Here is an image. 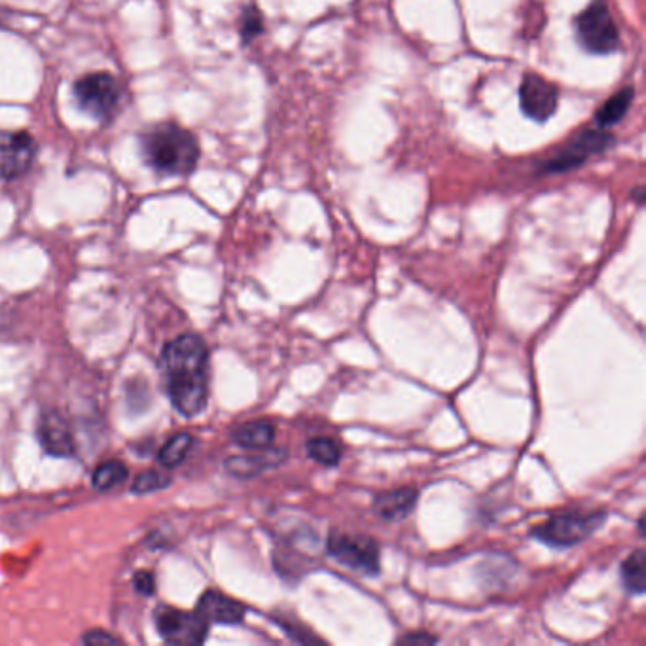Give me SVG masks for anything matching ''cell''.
<instances>
[{"mask_svg":"<svg viewBox=\"0 0 646 646\" xmlns=\"http://www.w3.org/2000/svg\"><path fill=\"white\" fill-rule=\"evenodd\" d=\"M167 395L182 416L202 414L208 398V349L195 334H182L164 351Z\"/></svg>","mask_w":646,"mask_h":646,"instance_id":"1","label":"cell"},{"mask_svg":"<svg viewBox=\"0 0 646 646\" xmlns=\"http://www.w3.org/2000/svg\"><path fill=\"white\" fill-rule=\"evenodd\" d=\"M143 156L154 171L182 177L194 171L200 162V144L190 131L177 123H159L141 139Z\"/></svg>","mask_w":646,"mask_h":646,"instance_id":"2","label":"cell"},{"mask_svg":"<svg viewBox=\"0 0 646 646\" xmlns=\"http://www.w3.org/2000/svg\"><path fill=\"white\" fill-rule=\"evenodd\" d=\"M607 522V512H563L537 525L531 535L553 548H571L588 540Z\"/></svg>","mask_w":646,"mask_h":646,"instance_id":"3","label":"cell"},{"mask_svg":"<svg viewBox=\"0 0 646 646\" xmlns=\"http://www.w3.org/2000/svg\"><path fill=\"white\" fill-rule=\"evenodd\" d=\"M326 552L332 560L338 561L339 565L351 569L355 573L367 576L380 575V545L367 535H349L334 529L326 540Z\"/></svg>","mask_w":646,"mask_h":646,"instance_id":"4","label":"cell"},{"mask_svg":"<svg viewBox=\"0 0 646 646\" xmlns=\"http://www.w3.org/2000/svg\"><path fill=\"white\" fill-rule=\"evenodd\" d=\"M74 97L79 107L95 120L110 122L122 103V87L112 74L94 72L74 84Z\"/></svg>","mask_w":646,"mask_h":646,"instance_id":"5","label":"cell"},{"mask_svg":"<svg viewBox=\"0 0 646 646\" xmlns=\"http://www.w3.org/2000/svg\"><path fill=\"white\" fill-rule=\"evenodd\" d=\"M576 35L582 46L597 56H607L618 50L620 35L611 10L605 0L591 2L576 20Z\"/></svg>","mask_w":646,"mask_h":646,"instance_id":"6","label":"cell"},{"mask_svg":"<svg viewBox=\"0 0 646 646\" xmlns=\"http://www.w3.org/2000/svg\"><path fill=\"white\" fill-rule=\"evenodd\" d=\"M156 627L164 641L171 645L194 646L202 645L207 637L208 622L198 612L162 609L156 614Z\"/></svg>","mask_w":646,"mask_h":646,"instance_id":"7","label":"cell"},{"mask_svg":"<svg viewBox=\"0 0 646 646\" xmlns=\"http://www.w3.org/2000/svg\"><path fill=\"white\" fill-rule=\"evenodd\" d=\"M36 158L35 139L25 131H0V177L14 180L29 171Z\"/></svg>","mask_w":646,"mask_h":646,"instance_id":"8","label":"cell"},{"mask_svg":"<svg viewBox=\"0 0 646 646\" xmlns=\"http://www.w3.org/2000/svg\"><path fill=\"white\" fill-rule=\"evenodd\" d=\"M560 94L552 82L539 74H527L519 86V107L535 122H548L558 110Z\"/></svg>","mask_w":646,"mask_h":646,"instance_id":"9","label":"cell"},{"mask_svg":"<svg viewBox=\"0 0 646 646\" xmlns=\"http://www.w3.org/2000/svg\"><path fill=\"white\" fill-rule=\"evenodd\" d=\"M612 144L611 133L603 130L586 131L584 135L578 136L576 141L569 144L565 151H561L558 156H553L550 162H546V172H560L575 169L584 164L589 156L601 154Z\"/></svg>","mask_w":646,"mask_h":646,"instance_id":"10","label":"cell"},{"mask_svg":"<svg viewBox=\"0 0 646 646\" xmlns=\"http://www.w3.org/2000/svg\"><path fill=\"white\" fill-rule=\"evenodd\" d=\"M288 453L285 447H264V450H252L244 455H234L226 460V468L236 478H254V476L266 472L270 468L279 467L287 460Z\"/></svg>","mask_w":646,"mask_h":646,"instance_id":"11","label":"cell"},{"mask_svg":"<svg viewBox=\"0 0 646 646\" xmlns=\"http://www.w3.org/2000/svg\"><path fill=\"white\" fill-rule=\"evenodd\" d=\"M38 439L43 442L44 450L53 457H71L76 450L71 427L67 423L65 417L59 416L58 411L44 414L38 423Z\"/></svg>","mask_w":646,"mask_h":646,"instance_id":"12","label":"cell"},{"mask_svg":"<svg viewBox=\"0 0 646 646\" xmlns=\"http://www.w3.org/2000/svg\"><path fill=\"white\" fill-rule=\"evenodd\" d=\"M198 614L207 620L208 624H239L243 622L244 605L239 603L231 597L224 596L220 591L208 589L203 594L198 603Z\"/></svg>","mask_w":646,"mask_h":646,"instance_id":"13","label":"cell"},{"mask_svg":"<svg viewBox=\"0 0 646 646\" xmlns=\"http://www.w3.org/2000/svg\"><path fill=\"white\" fill-rule=\"evenodd\" d=\"M417 499H419L417 489H393L375 495L372 509L375 516H380L385 522H403L404 517H408L416 509Z\"/></svg>","mask_w":646,"mask_h":646,"instance_id":"14","label":"cell"},{"mask_svg":"<svg viewBox=\"0 0 646 646\" xmlns=\"http://www.w3.org/2000/svg\"><path fill=\"white\" fill-rule=\"evenodd\" d=\"M234 442L243 450H264L273 445L275 440V424L270 421H252L241 424L238 431L234 432Z\"/></svg>","mask_w":646,"mask_h":646,"instance_id":"15","label":"cell"},{"mask_svg":"<svg viewBox=\"0 0 646 646\" xmlns=\"http://www.w3.org/2000/svg\"><path fill=\"white\" fill-rule=\"evenodd\" d=\"M622 582L633 596H643L646 588V552L643 548L622 563Z\"/></svg>","mask_w":646,"mask_h":646,"instance_id":"16","label":"cell"},{"mask_svg":"<svg viewBox=\"0 0 646 646\" xmlns=\"http://www.w3.org/2000/svg\"><path fill=\"white\" fill-rule=\"evenodd\" d=\"M632 101L633 89H630V87H627V89H622L620 94L612 95L611 99L597 110L596 123L599 125V130L611 128L614 123L620 122V120L627 115Z\"/></svg>","mask_w":646,"mask_h":646,"instance_id":"17","label":"cell"},{"mask_svg":"<svg viewBox=\"0 0 646 646\" xmlns=\"http://www.w3.org/2000/svg\"><path fill=\"white\" fill-rule=\"evenodd\" d=\"M128 480V467L120 460H105L99 467L95 468L92 476V486L97 491H110V489L122 486Z\"/></svg>","mask_w":646,"mask_h":646,"instance_id":"18","label":"cell"},{"mask_svg":"<svg viewBox=\"0 0 646 646\" xmlns=\"http://www.w3.org/2000/svg\"><path fill=\"white\" fill-rule=\"evenodd\" d=\"M306 452H308L309 459L315 460L323 467H336L342 460V450H339L338 442L326 439V436L309 439L308 444H306Z\"/></svg>","mask_w":646,"mask_h":646,"instance_id":"19","label":"cell"},{"mask_svg":"<svg viewBox=\"0 0 646 646\" xmlns=\"http://www.w3.org/2000/svg\"><path fill=\"white\" fill-rule=\"evenodd\" d=\"M194 445V439L187 434V432H180L177 436H172L162 450H159L158 460L162 467L175 468L179 467L182 460L187 459L188 453Z\"/></svg>","mask_w":646,"mask_h":646,"instance_id":"20","label":"cell"},{"mask_svg":"<svg viewBox=\"0 0 646 646\" xmlns=\"http://www.w3.org/2000/svg\"><path fill=\"white\" fill-rule=\"evenodd\" d=\"M169 478L167 476L162 475V472H156V470H146L143 475L136 476V480L133 481V493H139V495H146V493H154V491H159V489L167 488L169 486Z\"/></svg>","mask_w":646,"mask_h":646,"instance_id":"21","label":"cell"},{"mask_svg":"<svg viewBox=\"0 0 646 646\" xmlns=\"http://www.w3.org/2000/svg\"><path fill=\"white\" fill-rule=\"evenodd\" d=\"M264 31V23H262V15L254 7H249L243 12L241 17V36L244 43H249L252 38H256Z\"/></svg>","mask_w":646,"mask_h":646,"instance_id":"22","label":"cell"},{"mask_svg":"<svg viewBox=\"0 0 646 646\" xmlns=\"http://www.w3.org/2000/svg\"><path fill=\"white\" fill-rule=\"evenodd\" d=\"M133 582H135L136 591H141L144 596H152V594L156 591V581H154V575L146 573V571L136 573L135 581Z\"/></svg>","mask_w":646,"mask_h":646,"instance_id":"23","label":"cell"},{"mask_svg":"<svg viewBox=\"0 0 646 646\" xmlns=\"http://www.w3.org/2000/svg\"><path fill=\"white\" fill-rule=\"evenodd\" d=\"M82 641L86 645H120V639H116V637H112L107 632H89L87 635H84V639Z\"/></svg>","mask_w":646,"mask_h":646,"instance_id":"24","label":"cell"},{"mask_svg":"<svg viewBox=\"0 0 646 646\" xmlns=\"http://www.w3.org/2000/svg\"><path fill=\"white\" fill-rule=\"evenodd\" d=\"M436 637H432L429 633H414V635H406L403 637V643H436Z\"/></svg>","mask_w":646,"mask_h":646,"instance_id":"25","label":"cell"}]
</instances>
